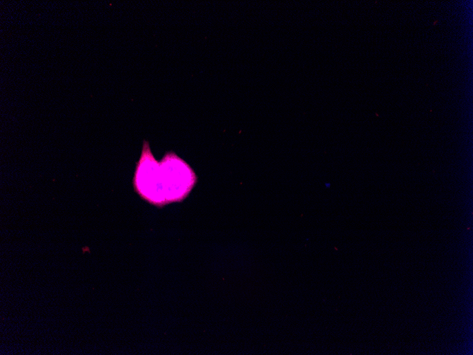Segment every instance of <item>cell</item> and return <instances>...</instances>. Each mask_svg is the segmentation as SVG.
<instances>
[{"instance_id": "6da1fadb", "label": "cell", "mask_w": 473, "mask_h": 355, "mask_svg": "<svg viewBox=\"0 0 473 355\" xmlns=\"http://www.w3.org/2000/svg\"><path fill=\"white\" fill-rule=\"evenodd\" d=\"M195 181L193 170L183 159L169 152L158 162L144 141L134 177V187L143 198L159 206L181 201Z\"/></svg>"}]
</instances>
